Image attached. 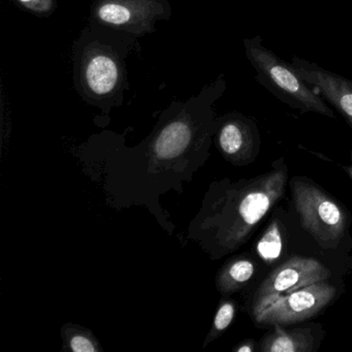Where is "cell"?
<instances>
[{
	"instance_id": "7",
	"label": "cell",
	"mask_w": 352,
	"mask_h": 352,
	"mask_svg": "<svg viewBox=\"0 0 352 352\" xmlns=\"http://www.w3.org/2000/svg\"><path fill=\"white\" fill-rule=\"evenodd\" d=\"M216 144L226 162L246 166L254 162L261 151V133L252 119L232 113L218 121Z\"/></svg>"
},
{
	"instance_id": "10",
	"label": "cell",
	"mask_w": 352,
	"mask_h": 352,
	"mask_svg": "<svg viewBox=\"0 0 352 352\" xmlns=\"http://www.w3.org/2000/svg\"><path fill=\"white\" fill-rule=\"evenodd\" d=\"M314 338L309 329H284L276 325L273 333L261 341L263 352H309L312 351Z\"/></svg>"
},
{
	"instance_id": "8",
	"label": "cell",
	"mask_w": 352,
	"mask_h": 352,
	"mask_svg": "<svg viewBox=\"0 0 352 352\" xmlns=\"http://www.w3.org/2000/svg\"><path fill=\"white\" fill-rule=\"evenodd\" d=\"M292 65L300 77L345 119L352 129V81L300 57Z\"/></svg>"
},
{
	"instance_id": "12",
	"label": "cell",
	"mask_w": 352,
	"mask_h": 352,
	"mask_svg": "<svg viewBox=\"0 0 352 352\" xmlns=\"http://www.w3.org/2000/svg\"><path fill=\"white\" fill-rule=\"evenodd\" d=\"M254 263L247 258L228 261L218 272L216 288L221 294H232L240 290L254 275Z\"/></svg>"
},
{
	"instance_id": "6",
	"label": "cell",
	"mask_w": 352,
	"mask_h": 352,
	"mask_svg": "<svg viewBox=\"0 0 352 352\" xmlns=\"http://www.w3.org/2000/svg\"><path fill=\"white\" fill-rule=\"evenodd\" d=\"M331 271L320 261L309 257L294 256L274 270L257 288L252 313L278 296L292 294L300 288L327 281Z\"/></svg>"
},
{
	"instance_id": "4",
	"label": "cell",
	"mask_w": 352,
	"mask_h": 352,
	"mask_svg": "<svg viewBox=\"0 0 352 352\" xmlns=\"http://www.w3.org/2000/svg\"><path fill=\"white\" fill-rule=\"evenodd\" d=\"M290 188L294 208L304 230L322 248L338 247L347 224L341 206L322 189L304 178H292Z\"/></svg>"
},
{
	"instance_id": "1",
	"label": "cell",
	"mask_w": 352,
	"mask_h": 352,
	"mask_svg": "<svg viewBox=\"0 0 352 352\" xmlns=\"http://www.w3.org/2000/svg\"><path fill=\"white\" fill-rule=\"evenodd\" d=\"M216 129L212 118L193 123L187 117H178L142 145L115 157L102 158L107 173L104 186L115 206L141 205L152 210L168 191L180 193L183 184L190 182L207 162Z\"/></svg>"
},
{
	"instance_id": "9",
	"label": "cell",
	"mask_w": 352,
	"mask_h": 352,
	"mask_svg": "<svg viewBox=\"0 0 352 352\" xmlns=\"http://www.w3.org/2000/svg\"><path fill=\"white\" fill-rule=\"evenodd\" d=\"M151 0H104L96 10L104 23L131 28L147 23L156 11Z\"/></svg>"
},
{
	"instance_id": "16",
	"label": "cell",
	"mask_w": 352,
	"mask_h": 352,
	"mask_svg": "<svg viewBox=\"0 0 352 352\" xmlns=\"http://www.w3.org/2000/svg\"><path fill=\"white\" fill-rule=\"evenodd\" d=\"M19 1L24 7L38 13L49 12L52 8V0H19Z\"/></svg>"
},
{
	"instance_id": "18",
	"label": "cell",
	"mask_w": 352,
	"mask_h": 352,
	"mask_svg": "<svg viewBox=\"0 0 352 352\" xmlns=\"http://www.w3.org/2000/svg\"><path fill=\"white\" fill-rule=\"evenodd\" d=\"M347 172L349 173L350 177L352 178V166L351 168H347Z\"/></svg>"
},
{
	"instance_id": "2",
	"label": "cell",
	"mask_w": 352,
	"mask_h": 352,
	"mask_svg": "<svg viewBox=\"0 0 352 352\" xmlns=\"http://www.w3.org/2000/svg\"><path fill=\"white\" fill-rule=\"evenodd\" d=\"M287 181L284 158L254 178L214 181L189 224L187 236L213 261L234 252L281 199Z\"/></svg>"
},
{
	"instance_id": "3",
	"label": "cell",
	"mask_w": 352,
	"mask_h": 352,
	"mask_svg": "<svg viewBox=\"0 0 352 352\" xmlns=\"http://www.w3.org/2000/svg\"><path fill=\"white\" fill-rule=\"evenodd\" d=\"M245 53L256 72V80L278 100L300 113H316L335 118L327 102L300 77L292 63L265 48L261 36L245 38Z\"/></svg>"
},
{
	"instance_id": "15",
	"label": "cell",
	"mask_w": 352,
	"mask_h": 352,
	"mask_svg": "<svg viewBox=\"0 0 352 352\" xmlns=\"http://www.w3.org/2000/svg\"><path fill=\"white\" fill-rule=\"evenodd\" d=\"M236 315V305L232 300H222L214 317L213 324L204 342V347L217 339L234 320Z\"/></svg>"
},
{
	"instance_id": "14",
	"label": "cell",
	"mask_w": 352,
	"mask_h": 352,
	"mask_svg": "<svg viewBox=\"0 0 352 352\" xmlns=\"http://www.w3.org/2000/svg\"><path fill=\"white\" fill-rule=\"evenodd\" d=\"M282 247H283V242H282L281 230H280L279 222L275 219L270 224L263 238L259 240L257 251L259 256L265 263H273L281 255Z\"/></svg>"
},
{
	"instance_id": "13",
	"label": "cell",
	"mask_w": 352,
	"mask_h": 352,
	"mask_svg": "<svg viewBox=\"0 0 352 352\" xmlns=\"http://www.w3.org/2000/svg\"><path fill=\"white\" fill-rule=\"evenodd\" d=\"M63 350L73 352L102 351L100 342L91 329L81 325L67 323L61 329Z\"/></svg>"
},
{
	"instance_id": "5",
	"label": "cell",
	"mask_w": 352,
	"mask_h": 352,
	"mask_svg": "<svg viewBox=\"0 0 352 352\" xmlns=\"http://www.w3.org/2000/svg\"><path fill=\"white\" fill-rule=\"evenodd\" d=\"M337 289L327 281L300 288L292 294L278 296L253 312L259 324L287 325L300 322L318 314L335 298Z\"/></svg>"
},
{
	"instance_id": "17",
	"label": "cell",
	"mask_w": 352,
	"mask_h": 352,
	"mask_svg": "<svg viewBox=\"0 0 352 352\" xmlns=\"http://www.w3.org/2000/svg\"><path fill=\"white\" fill-rule=\"evenodd\" d=\"M254 341H245L240 344L239 347L234 349L236 352H253L254 351Z\"/></svg>"
},
{
	"instance_id": "11",
	"label": "cell",
	"mask_w": 352,
	"mask_h": 352,
	"mask_svg": "<svg viewBox=\"0 0 352 352\" xmlns=\"http://www.w3.org/2000/svg\"><path fill=\"white\" fill-rule=\"evenodd\" d=\"M118 80V67L114 59L108 55H94L88 60L85 67V81L94 94L98 96L111 94L116 88Z\"/></svg>"
}]
</instances>
